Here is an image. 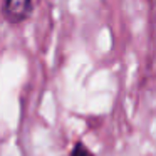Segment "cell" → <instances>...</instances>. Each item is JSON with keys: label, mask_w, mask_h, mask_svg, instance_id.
I'll use <instances>...</instances> for the list:
<instances>
[{"label": "cell", "mask_w": 156, "mask_h": 156, "mask_svg": "<svg viewBox=\"0 0 156 156\" xmlns=\"http://www.w3.org/2000/svg\"><path fill=\"white\" fill-rule=\"evenodd\" d=\"M34 10V0H4L2 14L10 24H20L27 20Z\"/></svg>", "instance_id": "1"}, {"label": "cell", "mask_w": 156, "mask_h": 156, "mask_svg": "<svg viewBox=\"0 0 156 156\" xmlns=\"http://www.w3.org/2000/svg\"><path fill=\"white\" fill-rule=\"evenodd\" d=\"M69 156H94V153L87 148V144H86L84 141H77V143H74V146L71 148Z\"/></svg>", "instance_id": "2"}]
</instances>
